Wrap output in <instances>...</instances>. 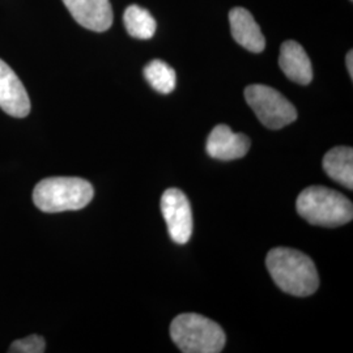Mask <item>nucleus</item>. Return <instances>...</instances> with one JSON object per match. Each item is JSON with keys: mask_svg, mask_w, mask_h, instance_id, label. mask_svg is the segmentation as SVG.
I'll return each instance as SVG.
<instances>
[{"mask_svg": "<svg viewBox=\"0 0 353 353\" xmlns=\"http://www.w3.org/2000/svg\"><path fill=\"white\" fill-rule=\"evenodd\" d=\"M170 336L185 353L221 352L227 341L220 325L194 313L176 316L170 325Z\"/></svg>", "mask_w": 353, "mask_h": 353, "instance_id": "20e7f679", "label": "nucleus"}, {"mask_svg": "<svg viewBox=\"0 0 353 353\" xmlns=\"http://www.w3.org/2000/svg\"><path fill=\"white\" fill-rule=\"evenodd\" d=\"M11 353H43L45 352V341L42 336L30 335L26 339L13 341L8 350Z\"/></svg>", "mask_w": 353, "mask_h": 353, "instance_id": "2eb2a0df", "label": "nucleus"}, {"mask_svg": "<svg viewBox=\"0 0 353 353\" xmlns=\"http://www.w3.org/2000/svg\"><path fill=\"white\" fill-rule=\"evenodd\" d=\"M93 195V186L83 178L51 176L34 188L33 202L42 212L58 214L87 207Z\"/></svg>", "mask_w": 353, "mask_h": 353, "instance_id": "f03ea898", "label": "nucleus"}, {"mask_svg": "<svg viewBox=\"0 0 353 353\" xmlns=\"http://www.w3.org/2000/svg\"><path fill=\"white\" fill-rule=\"evenodd\" d=\"M325 173L347 189H353V151L350 147H335L323 157Z\"/></svg>", "mask_w": 353, "mask_h": 353, "instance_id": "f8f14e48", "label": "nucleus"}, {"mask_svg": "<svg viewBox=\"0 0 353 353\" xmlns=\"http://www.w3.org/2000/svg\"><path fill=\"white\" fill-rule=\"evenodd\" d=\"M296 208L307 223L318 227H341L353 217L351 201L341 192L323 186H312L301 191Z\"/></svg>", "mask_w": 353, "mask_h": 353, "instance_id": "7ed1b4c3", "label": "nucleus"}, {"mask_svg": "<svg viewBox=\"0 0 353 353\" xmlns=\"http://www.w3.org/2000/svg\"><path fill=\"white\" fill-rule=\"evenodd\" d=\"M0 108L16 118H24L30 112V100L20 79L12 68L0 59Z\"/></svg>", "mask_w": 353, "mask_h": 353, "instance_id": "0eeeda50", "label": "nucleus"}, {"mask_svg": "<svg viewBox=\"0 0 353 353\" xmlns=\"http://www.w3.org/2000/svg\"><path fill=\"white\" fill-rule=\"evenodd\" d=\"M279 64L285 76L297 84L307 85L313 80L312 62L303 46L296 41H287L281 45Z\"/></svg>", "mask_w": 353, "mask_h": 353, "instance_id": "9b49d317", "label": "nucleus"}, {"mask_svg": "<svg viewBox=\"0 0 353 353\" xmlns=\"http://www.w3.org/2000/svg\"><path fill=\"white\" fill-rule=\"evenodd\" d=\"M123 21L131 37L150 39L156 33V20L147 10L137 4L127 7L123 14Z\"/></svg>", "mask_w": 353, "mask_h": 353, "instance_id": "ddd939ff", "label": "nucleus"}, {"mask_svg": "<svg viewBox=\"0 0 353 353\" xmlns=\"http://www.w3.org/2000/svg\"><path fill=\"white\" fill-rule=\"evenodd\" d=\"M205 148L212 159L230 161L243 157L249 152L250 139L243 134L233 132L227 125H219L208 135Z\"/></svg>", "mask_w": 353, "mask_h": 353, "instance_id": "1a4fd4ad", "label": "nucleus"}, {"mask_svg": "<svg viewBox=\"0 0 353 353\" xmlns=\"http://www.w3.org/2000/svg\"><path fill=\"white\" fill-rule=\"evenodd\" d=\"M232 37L236 42L252 52H262L265 48V38L252 13L245 8H233L229 13Z\"/></svg>", "mask_w": 353, "mask_h": 353, "instance_id": "9d476101", "label": "nucleus"}, {"mask_svg": "<svg viewBox=\"0 0 353 353\" xmlns=\"http://www.w3.org/2000/svg\"><path fill=\"white\" fill-rule=\"evenodd\" d=\"M347 70L350 72L351 79L353 77V52L352 50L347 54Z\"/></svg>", "mask_w": 353, "mask_h": 353, "instance_id": "dca6fc26", "label": "nucleus"}, {"mask_svg": "<svg viewBox=\"0 0 353 353\" xmlns=\"http://www.w3.org/2000/svg\"><path fill=\"white\" fill-rule=\"evenodd\" d=\"M76 21L93 32H105L113 24V8L109 0H63Z\"/></svg>", "mask_w": 353, "mask_h": 353, "instance_id": "6e6552de", "label": "nucleus"}, {"mask_svg": "<svg viewBox=\"0 0 353 353\" xmlns=\"http://www.w3.org/2000/svg\"><path fill=\"white\" fill-rule=\"evenodd\" d=\"M144 76L152 88L159 93L169 94L176 88V71L160 59H154L144 67Z\"/></svg>", "mask_w": 353, "mask_h": 353, "instance_id": "4468645a", "label": "nucleus"}, {"mask_svg": "<svg viewBox=\"0 0 353 353\" xmlns=\"http://www.w3.org/2000/svg\"><path fill=\"white\" fill-rule=\"evenodd\" d=\"M161 211L170 239L178 245L188 243L192 234V212L185 192L166 190L161 198Z\"/></svg>", "mask_w": 353, "mask_h": 353, "instance_id": "423d86ee", "label": "nucleus"}, {"mask_svg": "<svg viewBox=\"0 0 353 353\" xmlns=\"http://www.w3.org/2000/svg\"><path fill=\"white\" fill-rule=\"evenodd\" d=\"M267 270L279 288L296 297H307L316 293L319 278L316 265L306 254L275 248L265 258Z\"/></svg>", "mask_w": 353, "mask_h": 353, "instance_id": "f257e3e1", "label": "nucleus"}, {"mask_svg": "<svg viewBox=\"0 0 353 353\" xmlns=\"http://www.w3.org/2000/svg\"><path fill=\"white\" fill-rule=\"evenodd\" d=\"M245 99L263 126L280 130L297 119V110L276 89L252 84L245 89Z\"/></svg>", "mask_w": 353, "mask_h": 353, "instance_id": "39448f33", "label": "nucleus"}]
</instances>
